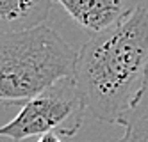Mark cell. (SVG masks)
I'll list each match as a JSON object with an SVG mask.
<instances>
[{
	"instance_id": "obj_8",
	"label": "cell",
	"mask_w": 148,
	"mask_h": 142,
	"mask_svg": "<svg viewBox=\"0 0 148 142\" xmlns=\"http://www.w3.org/2000/svg\"><path fill=\"white\" fill-rule=\"evenodd\" d=\"M0 142H2V140H0Z\"/></svg>"
},
{
	"instance_id": "obj_3",
	"label": "cell",
	"mask_w": 148,
	"mask_h": 142,
	"mask_svg": "<svg viewBox=\"0 0 148 142\" xmlns=\"http://www.w3.org/2000/svg\"><path fill=\"white\" fill-rule=\"evenodd\" d=\"M86 110V103L79 94L73 78H62L25 101L16 117L0 126V137L16 142L50 132L75 137L82 126Z\"/></svg>"
},
{
	"instance_id": "obj_1",
	"label": "cell",
	"mask_w": 148,
	"mask_h": 142,
	"mask_svg": "<svg viewBox=\"0 0 148 142\" xmlns=\"http://www.w3.org/2000/svg\"><path fill=\"white\" fill-rule=\"evenodd\" d=\"M146 69L148 9L139 5L118 25L84 43L71 78L98 121L120 124L143 89Z\"/></svg>"
},
{
	"instance_id": "obj_6",
	"label": "cell",
	"mask_w": 148,
	"mask_h": 142,
	"mask_svg": "<svg viewBox=\"0 0 148 142\" xmlns=\"http://www.w3.org/2000/svg\"><path fill=\"white\" fill-rule=\"evenodd\" d=\"M120 126H123V135L118 142H148V69L143 89Z\"/></svg>"
},
{
	"instance_id": "obj_4",
	"label": "cell",
	"mask_w": 148,
	"mask_h": 142,
	"mask_svg": "<svg viewBox=\"0 0 148 142\" xmlns=\"http://www.w3.org/2000/svg\"><path fill=\"white\" fill-rule=\"evenodd\" d=\"M70 18L91 36L112 29L139 7L141 0H56Z\"/></svg>"
},
{
	"instance_id": "obj_5",
	"label": "cell",
	"mask_w": 148,
	"mask_h": 142,
	"mask_svg": "<svg viewBox=\"0 0 148 142\" xmlns=\"http://www.w3.org/2000/svg\"><path fill=\"white\" fill-rule=\"evenodd\" d=\"M56 0H0V32L45 25Z\"/></svg>"
},
{
	"instance_id": "obj_7",
	"label": "cell",
	"mask_w": 148,
	"mask_h": 142,
	"mask_svg": "<svg viewBox=\"0 0 148 142\" xmlns=\"http://www.w3.org/2000/svg\"><path fill=\"white\" fill-rule=\"evenodd\" d=\"M38 142H62V140H61V137H59L57 133L50 132V133H45V135H41V137L38 139Z\"/></svg>"
},
{
	"instance_id": "obj_2",
	"label": "cell",
	"mask_w": 148,
	"mask_h": 142,
	"mask_svg": "<svg viewBox=\"0 0 148 142\" xmlns=\"http://www.w3.org/2000/svg\"><path fill=\"white\" fill-rule=\"evenodd\" d=\"M77 52L54 29L0 32V103L20 105L71 78Z\"/></svg>"
}]
</instances>
